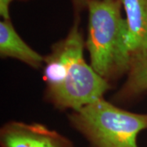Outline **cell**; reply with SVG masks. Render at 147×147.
Wrapping results in <instances>:
<instances>
[{
	"label": "cell",
	"instance_id": "cell-1",
	"mask_svg": "<svg viewBox=\"0 0 147 147\" xmlns=\"http://www.w3.org/2000/svg\"><path fill=\"white\" fill-rule=\"evenodd\" d=\"M84 46L77 19L66 37L56 42L45 57L42 66L45 98L58 110H79L102 98L110 88V84L86 62Z\"/></svg>",
	"mask_w": 147,
	"mask_h": 147
},
{
	"label": "cell",
	"instance_id": "cell-2",
	"mask_svg": "<svg viewBox=\"0 0 147 147\" xmlns=\"http://www.w3.org/2000/svg\"><path fill=\"white\" fill-rule=\"evenodd\" d=\"M120 0H89L88 30L85 46L91 66L110 84L129 69L127 25L122 16Z\"/></svg>",
	"mask_w": 147,
	"mask_h": 147
},
{
	"label": "cell",
	"instance_id": "cell-3",
	"mask_svg": "<svg viewBox=\"0 0 147 147\" xmlns=\"http://www.w3.org/2000/svg\"><path fill=\"white\" fill-rule=\"evenodd\" d=\"M69 120L92 147H139L137 136L147 129V114L123 110L103 97L72 111Z\"/></svg>",
	"mask_w": 147,
	"mask_h": 147
},
{
	"label": "cell",
	"instance_id": "cell-4",
	"mask_svg": "<svg viewBox=\"0 0 147 147\" xmlns=\"http://www.w3.org/2000/svg\"><path fill=\"white\" fill-rule=\"evenodd\" d=\"M1 147H74L61 133L38 123L10 121L0 130Z\"/></svg>",
	"mask_w": 147,
	"mask_h": 147
},
{
	"label": "cell",
	"instance_id": "cell-5",
	"mask_svg": "<svg viewBox=\"0 0 147 147\" xmlns=\"http://www.w3.org/2000/svg\"><path fill=\"white\" fill-rule=\"evenodd\" d=\"M0 56L18 60L34 69L42 68L45 62V57L34 51L19 35L11 19L0 22Z\"/></svg>",
	"mask_w": 147,
	"mask_h": 147
},
{
	"label": "cell",
	"instance_id": "cell-6",
	"mask_svg": "<svg viewBox=\"0 0 147 147\" xmlns=\"http://www.w3.org/2000/svg\"><path fill=\"white\" fill-rule=\"evenodd\" d=\"M126 14L131 56L147 53V0H120Z\"/></svg>",
	"mask_w": 147,
	"mask_h": 147
},
{
	"label": "cell",
	"instance_id": "cell-7",
	"mask_svg": "<svg viewBox=\"0 0 147 147\" xmlns=\"http://www.w3.org/2000/svg\"><path fill=\"white\" fill-rule=\"evenodd\" d=\"M147 92V53L135 54L131 62L127 79L115 96L119 102L127 101Z\"/></svg>",
	"mask_w": 147,
	"mask_h": 147
},
{
	"label": "cell",
	"instance_id": "cell-8",
	"mask_svg": "<svg viewBox=\"0 0 147 147\" xmlns=\"http://www.w3.org/2000/svg\"><path fill=\"white\" fill-rule=\"evenodd\" d=\"M13 0H0V14L3 20H8L10 18V5Z\"/></svg>",
	"mask_w": 147,
	"mask_h": 147
},
{
	"label": "cell",
	"instance_id": "cell-9",
	"mask_svg": "<svg viewBox=\"0 0 147 147\" xmlns=\"http://www.w3.org/2000/svg\"><path fill=\"white\" fill-rule=\"evenodd\" d=\"M74 7L75 11L78 12L80 11H84L88 7V3L89 0H71Z\"/></svg>",
	"mask_w": 147,
	"mask_h": 147
}]
</instances>
